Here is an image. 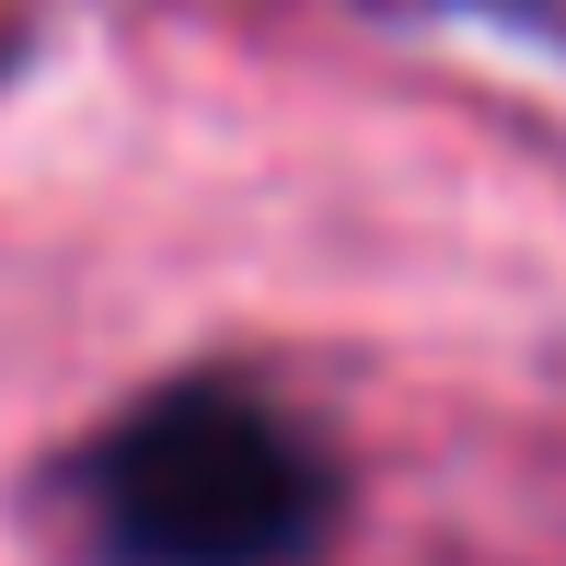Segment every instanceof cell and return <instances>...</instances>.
Segmentation results:
<instances>
[{
    "mask_svg": "<svg viewBox=\"0 0 566 566\" xmlns=\"http://www.w3.org/2000/svg\"><path fill=\"white\" fill-rule=\"evenodd\" d=\"M347 474L254 381H174L82 462V521L116 566H290L336 532Z\"/></svg>",
    "mask_w": 566,
    "mask_h": 566,
    "instance_id": "1",
    "label": "cell"
}]
</instances>
